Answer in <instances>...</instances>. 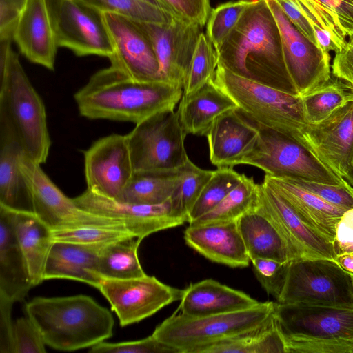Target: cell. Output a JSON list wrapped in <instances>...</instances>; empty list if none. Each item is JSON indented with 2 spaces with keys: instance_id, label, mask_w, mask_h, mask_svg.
<instances>
[{
  "instance_id": "1",
  "label": "cell",
  "mask_w": 353,
  "mask_h": 353,
  "mask_svg": "<svg viewBox=\"0 0 353 353\" xmlns=\"http://www.w3.org/2000/svg\"><path fill=\"white\" fill-rule=\"evenodd\" d=\"M214 49L218 65L232 73L299 95L288 72L280 31L266 0H254Z\"/></svg>"
},
{
  "instance_id": "2",
  "label": "cell",
  "mask_w": 353,
  "mask_h": 353,
  "mask_svg": "<svg viewBox=\"0 0 353 353\" xmlns=\"http://www.w3.org/2000/svg\"><path fill=\"white\" fill-rule=\"evenodd\" d=\"M182 95L183 88L179 85L138 81L110 66L94 73L74 98L82 117L137 124L174 110Z\"/></svg>"
},
{
  "instance_id": "3",
  "label": "cell",
  "mask_w": 353,
  "mask_h": 353,
  "mask_svg": "<svg viewBox=\"0 0 353 353\" xmlns=\"http://www.w3.org/2000/svg\"><path fill=\"white\" fill-rule=\"evenodd\" d=\"M26 312L46 345L57 350L91 347L112 336L111 312L87 295L37 297L26 304Z\"/></svg>"
},
{
  "instance_id": "4",
  "label": "cell",
  "mask_w": 353,
  "mask_h": 353,
  "mask_svg": "<svg viewBox=\"0 0 353 353\" xmlns=\"http://www.w3.org/2000/svg\"><path fill=\"white\" fill-rule=\"evenodd\" d=\"M12 40H0V114L12 127L23 154L41 164L51 145L46 108L13 50Z\"/></svg>"
},
{
  "instance_id": "5",
  "label": "cell",
  "mask_w": 353,
  "mask_h": 353,
  "mask_svg": "<svg viewBox=\"0 0 353 353\" xmlns=\"http://www.w3.org/2000/svg\"><path fill=\"white\" fill-rule=\"evenodd\" d=\"M287 353H353V307L274 303Z\"/></svg>"
},
{
  "instance_id": "6",
  "label": "cell",
  "mask_w": 353,
  "mask_h": 353,
  "mask_svg": "<svg viewBox=\"0 0 353 353\" xmlns=\"http://www.w3.org/2000/svg\"><path fill=\"white\" fill-rule=\"evenodd\" d=\"M213 82L234 101L245 117L297 141L308 124L300 95L239 77L220 65H217Z\"/></svg>"
},
{
  "instance_id": "7",
  "label": "cell",
  "mask_w": 353,
  "mask_h": 353,
  "mask_svg": "<svg viewBox=\"0 0 353 353\" xmlns=\"http://www.w3.org/2000/svg\"><path fill=\"white\" fill-rule=\"evenodd\" d=\"M274 303L260 302L248 309L199 317L174 313L159 325L152 335L179 353H188L194 347L261 326L273 316Z\"/></svg>"
},
{
  "instance_id": "8",
  "label": "cell",
  "mask_w": 353,
  "mask_h": 353,
  "mask_svg": "<svg viewBox=\"0 0 353 353\" xmlns=\"http://www.w3.org/2000/svg\"><path fill=\"white\" fill-rule=\"evenodd\" d=\"M248 119L257 128L259 136L253 149L240 165L256 167L274 176L331 185L349 184L295 139Z\"/></svg>"
},
{
  "instance_id": "9",
  "label": "cell",
  "mask_w": 353,
  "mask_h": 353,
  "mask_svg": "<svg viewBox=\"0 0 353 353\" xmlns=\"http://www.w3.org/2000/svg\"><path fill=\"white\" fill-rule=\"evenodd\" d=\"M276 301L353 307L352 274L332 259L291 260Z\"/></svg>"
},
{
  "instance_id": "10",
  "label": "cell",
  "mask_w": 353,
  "mask_h": 353,
  "mask_svg": "<svg viewBox=\"0 0 353 353\" xmlns=\"http://www.w3.org/2000/svg\"><path fill=\"white\" fill-rule=\"evenodd\" d=\"M177 112L154 114L135 124L126 134L134 172L173 170L189 159Z\"/></svg>"
},
{
  "instance_id": "11",
  "label": "cell",
  "mask_w": 353,
  "mask_h": 353,
  "mask_svg": "<svg viewBox=\"0 0 353 353\" xmlns=\"http://www.w3.org/2000/svg\"><path fill=\"white\" fill-rule=\"evenodd\" d=\"M19 166L32 199L34 213L51 230L108 227L130 230L119 219L100 216L79 208L52 181L39 164L23 154Z\"/></svg>"
},
{
  "instance_id": "12",
  "label": "cell",
  "mask_w": 353,
  "mask_h": 353,
  "mask_svg": "<svg viewBox=\"0 0 353 353\" xmlns=\"http://www.w3.org/2000/svg\"><path fill=\"white\" fill-rule=\"evenodd\" d=\"M58 47L108 59L113 48L103 14L83 0H46Z\"/></svg>"
},
{
  "instance_id": "13",
  "label": "cell",
  "mask_w": 353,
  "mask_h": 353,
  "mask_svg": "<svg viewBox=\"0 0 353 353\" xmlns=\"http://www.w3.org/2000/svg\"><path fill=\"white\" fill-rule=\"evenodd\" d=\"M98 289L110 303L121 326L139 322L172 302L183 290L168 285L147 274L118 279L102 277Z\"/></svg>"
},
{
  "instance_id": "14",
  "label": "cell",
  "mask_w": 353,
  "mask_h": 353,
  "mask_svg": "<svg viewBox=\"0 0 353 353\" xmlns=\"http://www.w3.org/2000/svg\"><path fill=\"white\" fill-rule=\"evenodd\" d=\"M279 27L285 63L300 96L323 85L331 77L330 53L302 34L274 0H266Z\"/></svg>"
},
{
  "instance_id": "15",
  "label": "cell",
  "mask_w": 353,
  "mask_h": 353,
  "mask_svg": "<svg viewBox=\"0 0 353 353\" xmlns=\"http://www.w3.org/2000/svg\"><path fill=\"white\" fill-rule=\"evenodd\" d=\"M298 141L348 183L353 170V101L323 121L306 125Z\"/></svg>"
},
{
  "instance_id": "16",
  "label": "cell",
  "mask_w": 353,
  "mask_h": 353,
  "mask_svg": "<svg viewBox=\"0 0 353 353\" xmlns=\"http://www.w3.org/2000/svg\"><path fill=\"white\" fill-rule=\"evenodd\" d=\"M87 189L119 199L133 174L126 134H113L97 140L84 152Z\"/></svg>"
},
{
  "instance_id": "17",
  "label": "cell",
  "mask_w": 353,
  "mask_h": 353,
  "mask_svg": "<svg viewBox=\"0 0 353 353\" xmlns=\"http://www.w3.org/2000/svg\"><path fill=\"white\" fill-rule=\"evenodd\" d=\"M103 17L113 48L110 66L138 81H161L152 44L139 23L110 13Z\"/></svg>"
},
{
  "instance_id": "18",
  "label": "cell",
  "mask_w": 353,
  "mask_h": 353,
  "mask_svg": "<svg viewBox=\"0 0 353 353\" xmlns=\"http://www.w3.org/2000/svg\"><path fill=\"white\" fill-rule=\"evenodd\" d=\"M138 23L151 41L161 81L183 88L203 27L176 17L169 23Z\"/></svg>"
},
{
  "instance_id": "19",
  "label": "cell",
  "mask_w": 353,
  "mask_h": 353,
  "mask_svg": "<svg viewBox=\"0 0 353 353\" xmlns=\"http://www.w3.org/2000/svg\"><path fill=\"white\" fill-rule=\"evenodd\" d=\"M258 205L285 241L293 259H328L336 261L334 243L310 227L276 192L259 184Z\"/></svg>"
},
{
  "instance_id": "20",
  "label": "cell",
  "mask_w": 353,
  "mask_h": 353,
  "mask_svg": "<svg viewBox=\"0 0 353 353\" xmlns=\"http://www.w3.org/2000/svg\"><path fill=\"white\" fill-rule=\"evenodd\" d=\"M72 199L79 208L88 212L124 221L141 239L187 222L186 219L173 212L170 199L157 205L136 204L109 198L86 189Z\"/></svg>"
},
{
  "instance_id": "21",
  "label": "cell",
  "mask_w": 353,
  "mask_h": 353,
  "mask_svg": "<svg viewBox=\"0 0 353 353\" xmlns=\"http://www.w3.org/2000/svg\"><path fill=\"white\" fill-rule=\"evenodd\" d=\"M259 131L236 109L220 115L206 134L210 161L217 168H233L254 148Z\"/></svg>"
},
{
  "instance_id": "22",
  "label": "cell",
  "mask_w": 353,
  "mask_h": 353,
  "mask_svg": "<svg viewBox=\"0 0 353 353\" xmlns=\"http://www.w3.org/2000/svg\"><path fill=\"white\" fill-rule=\"evenodd\" d=\"M185 243L209 260L232 268L248 266L249 258L237 221L189 224Z\"/></svg>"
},
{
  "instance_id": "23",
  "label": "cell",
  "mask_w": 353,
  "mask_h": 353,
  "mask_svg": "<svg viewBox=\"0 0 353 353\" xmlns=\"http://www.w3.org/2000/svg\"><path fill=\"white\" fill-rule=\"evenodd\" d=\"M12 39L32 63L54 69L59 48L46 0H28L15 26Z\"/></svg>"
},
{
  "instance_id": "24",
  "label": "cell",
  "mask_w": 353,
  "mask_h": 353,
  "mask_svg": "<svg viewBox=\"0 0 353 353\" xmlns=\"http://www.w3.org/2000/svg\"><path fill=\"white\" fill-rule=\"evenodd\" d=\"M325 53L341 50L353 35V0H294Z\"/></svg>"
},
{
  "instance_id": "25",
  "label": "cell",
  "mask_w": 353,
  "mask_h": 353,
  "mask_svg": "<svg viewBox=\"0 0 353 353\" xmlns=\"http://www.w3.org/2000/svg\"><path fill=\"white\" fill-rule=\"evenodd\" d=\"M263 183L279 194L310 227L334 243L337 223L347 210L330 204L287 177L265 174Z\"/></svg>"
},
{
  "instance_id": "26",
  "label": "cell",
  "mask_w": 353,
  "mask_h": 353,
  "mask_svg": "<svg viewBox=\"0 0 353 353\" xmlns=\"http://www.w3.org/2000/svg\"><path fill=\"white\" fill-rule=\"evenodd\" d=\"M23 154L16 134L0 114V206L34 212L31 196L19 166Z\"/></svg>"
},
{
  "instance_id": "27",
  "label": "cell",
  "mask_w": 353,
  "mask_h": 353,
  "mask_svg": "<svg viewBox=\"0 0 353 353\" xmlns=\"http://www.w3.org/2000/svg\"><path fill=\"white\" fill-rule=\"evenodd\" d=\"M259 303L243 292L208 279L183 290L179 309L183 315L199 317L248 309Z\"/></svg>"
},
{
  "instance_id": "28",
  "label": "cell",
  "mask_w": 353,
  "mask_h": 353,
  "mask_svg": "<svg viewBox=\"0 0 353 353\" xmlns=\"http://www.w3.org/2000/svg\"><path fill=\"white\" fill-rule=\"evenodd\" d=\"M103 247L54 241L46 260L44 281L72 279L98 289L102 279L98 272L99 255Z\"/></svg>"
},
{
  "instance_id": "29",
  "label": "cell",
  "mask_w": 353,
  "mask_h": 353,
  "mask_svg": "<svg viewBox=\"0 0 353 353\" xmlns=\"http://www.w3.org/2000/svg\"><path fill=\"white\" fill-rule=\"evenodd\" d=\"M32 287L10 211L0 206V294L14 302L19 301Z\"/></svg>"
},
{
  "instance_id": "30",
  "label": "cell",
  "mask_w": 353,
  "mask_h": 353,
  "mask_svg": "<svg viewBox=\"0 0 353 353\" xmlns=\"http://www.w3.org/2000/svg\"><path fill=\"white\" fill-rule=\"evenodd\" d=\"M236 108L234 101L212 79L196 92L183 94L176 112L186 134L206 136L220 115Z\"/></svg>"
},
{
  "instance_id": "31",
  "label": "cell",
  "mask_w": 353,
  "mask_h": 353,
  "mask_svg": "<svg viewBox=\"0 0 353 353\" xmlns=\"http://www.w3.org/2000/svg\"><path fill=\"white\" fill-rule=\"evenodd\" d=\"M237 223L250 261L259 258L281 262L293 260L285 241L258 202Z\"/></svg>"
},
{
  "instance_id": "32",
  "label": "cell",
  "mask_w": 353,
  "mask_h": 353,
  "mask_svg": "<svg viewBox=\"0 0 353 353\" xmlns=\"http://www.w3.org/2000/svg\"><path fill=\"white\" fill-rule=\"evenodd\" d=\"M8 210L32 283L36 286L44 281L46 260L54 243L52 230L34 212Z\"/></svg>"
},
{
  "instance_id": "33",
  "label": "cell",
  "mask_w": 353,
  "mask_h": 353,
  "mask_svg": "<svg viewBox=\"0 0 353 353\" xmlns=\"http://www.w3.org/2000/svg\"><path fill=\"white\" fill-rule=\"evenodd\" d=\"M188 353H287V350L284 337L273 314L258 327L194 347Z\"/></svg>"
},
{
  "instance_id": "34",
  "label": "cell",
  "mask_w": 353,
  "mask_h": 353,
  "mask_svg": "<svg viewBox=\"0 0 353 353\" xmlns=\"http://www.w3.org/2000/svg\"><path fill=\"white\" fill-rule=\"evenodd\" d=\"M178 174L179 169L134 172L129 183L117 200L143 205L163 203L171 198Z\"/></svg>"
},
{
  "instance_id": "35",
  "label": "cell",
  "mask_w": 353,
  "mask_h": 353,
  "mask_svg": "<svg viewBox=\"0 0 353 353\" xmlns=\"http://www.w3.org/2000/svg\"><path fill=\"white\" fill-rule=\"evenodd\" d=\"M142 240L138 236H134L102 248L99 255V274L104 278L118 279L145 275L137 254Z\"/></svg>"
},
{
  "instance_id": "36",
  "label": "cell",
  "mask_w": 353,
  "mask_h": 353,
  "mask_svg": "<svg viewBox=\"0 0 353 353\" xmlns=\"http://www.w3.org/2000/svg\"><path fill=\"white\" fill-rule=\"evenodd\" d=\"M335 78L331 77L323 85L301 96L307 123H318L339 108L353 101V88L345 81Z\"/></svg>"
},
{
  "instance_id": "37",
  "label": "cell",
  "mask_w": 353,
  "mask_h": 353,
  "mask_svg": "<svg viewBox=\"0 0 353 353\" xmlns=\"http://www.w3.org/2000/svg\"><path fill=\"white\" fill-rule=\"evenodd\" d=\"M259 184L244 174L243 180L212 210L189 224L236 221L255 207Z\"/></svg>"
},
{
  "instance_id": "38",
  "label": "cell",
  "mask_w": 353,
  "mask_h": 353,
  "mask_svg": "<svg viewBox=\"0 0 353 353\" xmlns=\"http://www.w3.org/2000/svg\"><path fill=\"white\" fill-rule=\"evenodd\" d=\"M214 170L202 169L190 159L179 169L176 184L170 201L173 212L186 219Z\"/></svg>"
},
{
  "instance_id": "39",
  "label": "cell",
  "mask_w": 353,
  "mask_h": 353,
  "mask_svg": "<svg viewBox=\"0 0 353 353\" xmlns=\"http://www.w3.org/2000/svg\"><path fill=\"white\" fill-rule=\"evenodd\" d=\"M243 174H239L233 168L222 167L214 170L190 210L188 223H192L214 208L243 180Z\"/></svg>"
},
{
  "instance_id": "40",
  "label": "cell",
  "mask_w": 353,
  "mask_h": 353,
  "mask_svg": "<svg viewBox=\"0 0 353 353\" xmlns=\"http://www.w3.org/2000/svg\"><path fill=\"white\" fill-rule=\"evenodd\" d=\"M103 13L119 15L134 21L169 23L175 17L163 8L143 0H83Z\"/></svg>"
},
{
  "instance_id": "41",
  "label": "cell",
  "mask_w": 353,
  "mask_h": 353,
  "mask_svg": "<svg viewBox=\"0 0 353 353\" xmlns=\"http://www.w3.org/2000/svg\"><path fill=\"white\" fill-rule=\"evenodd\" d=\"M217 65L216 50L206 34L202 32L184 81L183 94H190L212 81Z\"/></svg>"
},
{
  "instance_id": "42",
  "label": "cell",
  "mask_w": 353,
  "mask_h": 353,
  "mask_svg": "<svg viewBox=\"0 0 353 353\" xmlns=\"http://www.w3.org/2000/svg\"><path fill=\"white\" fill-rule=\"evenodd\" d=\"M53 241L103 247L108 244L137 236L130 230L108 227H81L51 230Z\"/></svg>"
},
{
  "instance_id": "43",
  "label": "cell",
  "mask_w": 353,
  "mask_h": 353,
  "mask_svg": "<svg viewBox=\"0 0 353 353\" xmlns=\"http://www.w3.org/2000/svg\"><path fill=\"white\" fill-rule=\"evenodd\" d=\"M254 0H239L212 9L207 21L206 35L216 48L236 25L246 8Z\"/></svg>"
},
{
  "instance_id": "44",
  "label": "cell",
  "mask_w": 353,
  "mask_h": 353,
  "mask_svg": "<svg viewBox=\"0 0 353 353\" xmlns=\"http://www.w3.org/2000/svg\"><path fill=\"white\" fill-rule=\"evenodd\" d=\"M254 274L266 292L279 299L287 276L288 263L270 259L251 261Z\"/></svg>"
},
{
  "instance_id": "45",
  "label": "cell",
  "mask_w": 353,
  "mask_h": 353,
  "mask_svg": "<svg viewBox=\"0 0 353 353\" xmlns=\"http://www.w3.org/2000/svg\"><path fill=\"white\" fill-rule=\"evenodd\" d=\"M288 179L294 183L314 194L330 204L345 210L353 208V188L350 184L331 185L292 178Z\"/></svg>"
},
{
  "instance_id": "46",
  "label": "cell",
  "mask_w": 353,
  "mask_h": 353,
  "mask_svg": "<svg viewBox=\"0 0 353 353\" xmlns=\"http://www.w3.org/2000/svg\"><path fill=\"white\" fill-rule=\"evenodd\" d=\"M92 353H179L170 346L162 343L152 334L140 340L108 343L101 342L89 350Z\"/></svg>"
},
{
  "instance_id": "47",
  "label": "cell",
  "mask_w": 353,
  "mask_h": 353,
  "mask_svg": "<svg viewBox=\"0 0 353 353\" xmlns=\"http://www.w3.org/2000/svg\"><path fill=\"white\" fill-rule=\"evenodd\" d=\"M162 7L175 17L201 27L212 10L210 0H158Z\"/></svg>"
},
{
  "instance_id": "48",
  "label": "cell",
  "mask_w": 353,
  "mask_h": 353,
  "mask_svg": "<svg viewBox=\"0 0 353 353\" xmlns=\"http://www.w3.org/2000/svg\"><path fill=\"white\" fill-rule=\"evenodd\" d=\"M14 353H43L46 343L34 323L27 316L14 323Z\"/></svg>"
},
{
  "instance_id": "49",
  "label": "cell",
  "mask_w": 353,
  "mask_h": 353,
  "mask_svg": "<svg viewBox=\"0 0 353 353\" xmlns=\"http://www.w3.org/2000/svg\"><path fill=\"white\" fill-rule=\"evenodd\" d=\"M28 1L0 0V40L12 39L15 26Z\"/></svg>"
},
{
  "instance_id": "50",
  "label": "cell",
  "mask_w": 353,
  "mask_h": 353,
  "mask_svg": "<svg viewBox=\"0 0 353 353\" xmlns=\"http://www.w3.org/2000/svg\"><path fill=\"white\" fill-rule=\"evenodd\" d=\"M14 302L0 294V353H14L12 306Z\"/></svg>"
},
{
  "instance_id": "51",
  "label": "cell",
  "mask_w": 353,
  "mask_h": 353,
  "mask_svg": "<svg viewBox=\"0 0 353 353\" xmlns=\"http://www.w3.org/2000/svg\"><path fill=\"white\" fill-rule=\"evenodd\" d=\"M332 74L353 88V35L348 37V40L341 50L335 52L332 65Z\"/></svg>"
},
{
  "instance_id": "52",
  "label": "cell",
  "mask_w": 353,
  "mask_h": 353,
  "mask_svg": "<svg viewBox=\"0 0 353 353\" xmlns=\"http://www.w3.org/2000/svg\"><path fill=\"white\" fill-rule=\"evenodd\" d=\"M334 245L337 255L353 253V208L347 210L338 222Z\"/></svg>"
},
{
  "instance_id": "53",
  "label": "cell",
  "mask_w": 353,
  "mask_h": 353,
  "mask_svg": "<svg viewBox=\"0 0 353 353\" xmlns=\"http://www.w3.org/2000/svg\"><path fill=\"white\" fill-rule=\"evenodd\" d=\"M294 26L318 47L314 32L294 0H274Z\"/></svg>"
},
{
  "instance_id": "54",
  "label": "cell",
  "mask_w": 353,
  "mask_h": 353,
  "mask_svg": "<svg viewBox=\"0 0 353 353\" xmlns=\"http://www.w3.org/2000/svg\"><path fill=\"white\" fill-rule=\"evenodd\" d=\"M336 261L344 270L353 274V253L339 254Z\"/></svg>"
},
{
  "instance_id": "55",
  "label": "cell",
  "mask_w": 353,
  "mask_h": 353,
  "mask_svg": "<svg viewBox=\"0 0 353 353\" xmlns=\"http://www.w3.org/2000/svg\"><path fill=\"white\" fill-rule=\"evenodd\" d=\"M143 1H147V2L150 3H152V4H153V5L157 6H158V7H160V8H163L162 7V6L161 5V3L158 1V0H143ZM163 9H164V8H163Z\"/></svg>"
},
{
  "instance_id": "56",
  "label": "cell",
  "mask_w": 353,
  "mask_h": 353,
  "mask_svg": "<svg viewBox=\"0 0 353 353\" xmlns=\"http://www.w3.org/2000/svg\"><path fill=\"white\" fill-rule=\"evenodd\" d=\"M348 183L353 188V170L352 172L350 179L348 181Z\"/></svg>"
},
{
  "instance_id": "57",
  "label": "cell",
  "mask_w": 353,
  "mask_h": 353,
  "mask_svg": "<svg viewBox=\"0 0 353 353\" xmlns=\"http://www.w3.org/2000/svg\"><path fill=\"white\" fill-rule=\"evenodd\" d=\"M352 277H353V274H352Z\"/></svg>"
}]
</instances>
